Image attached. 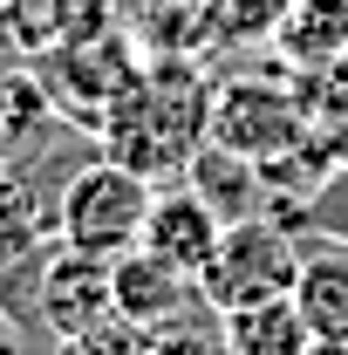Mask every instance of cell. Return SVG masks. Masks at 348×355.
I'll list each match as a JSON object with an SVG mask.
<instances>
[{
    "label": "cell",
    "instance_id": "6da1fadb",
    "mask_svg": "<svg viewBox=\"0 0 348 355\" xmlns=\"http://www.w3.org/2000/svg\"><path fill=\"white\" fill-rule=\"evenodd\" d=\"M212 96L218 83L205 76L198 55H150L130 76V89L110 103V116L96 123V144L103 157L164 184L212 144Z\"/></svg>",
    "mask_w": 348,
    "mask_h": 355
},
{
    "label": "cell",
    "instance_id": "7a4b0ae2",
    "mask_svg": "<svg viewBox=\"0 0 348 355\" xmlns=\"http://www.w3.org/2000/svg\"><path fill=\"white\" fill-rule=\"evenodd\" d=\"M150 198H157V178L130 171L116 157H89L82 171L62 184V205H55V239L96 253V260H116L143 239L150 219Z\"/></svg>",
    "mask_w": 348,
    "mask_h": 355
},
{
    "label": "cell",
    "instance_id": "3957f363",
    "mask_svg": "<svg viewBox=\"0 0 348 355\" xmlns=\"http://www.w3.org/2000/svg\"><path fill=\"white\" fill-rule=\"evenodd\" d=\"M294 280H301V232L266 212V219L225 225L218 253L198 273V301L212 314H232V308H253V301L294 294Z\"/></svg>",
    "mask_w": 348,
    "mask_h": 355
},
{
    "label": "cell",
    "instance_id": "277c9868",
    "mask_svg": "<svg viewBox=\"0 0 348 355\" xmlns=\"http://www.w3.org/2000/svg\"><path fill=\"white\" fill-rule=\"evenodd\" d=\"M314 123H307L301 96H294V76H273V69H246L232 83H218L212 96V144L253 157V164H273L287 150H301Z\"/></svg>",
    "mask_w": 348,
    "mask_h": 355
},
{
    "label": "cell",
    "instance_id": "5b68a950",
    "mask_svg": "<svg viewBox=\"0 0 348 355\" xmlns=\"http://www.w3.org/2000/svg\"><path fill=\"white\" fill-rule=\"evenodd\" d=\"M137 69H143V55L130 48L123 28L62 35V42L42 48V62H35V76H42L48 96H55V110H62L69 123H82V130H96V123L110 116V103L130 89Z\"/></svg>",
    "mask_w": 348,
    "mask_h": 355
},
{
    "label": "cell",
    "instance_id": "8992f818",
    "mask_svg": "<svg viewBox=\"0 0 348 355\" xmlns=\"http://www.w3.org/2000/svg\"><path fill=\"white\" fill-rule=\"evenodd\" d=\"M35 321H42V335H55V349L89 335V328H103V321H116V308H110V260L76 253V246L55 239L42 260V287H35Z\"/></svg>",
    "mask_w": 348,
    "mask_h": 355
},
{
    "label": "cell",
    "instance_id": "52a82bcc",
    "mask_svg": "<svg viewBox=\"0 0 348 355\" xmlns=\"http://www.w3.org/2000/svg\"><path fill=\"white\" fill-rule=\"evenodd\" d=\"M218 239H225V219H218V212L191 191V184H184V178H164V184H157V198H150V219H143V239H137V246L198 280L205 260L218 253Z\"/></svg>",
    "mask_w": 348,
    "mask_h": 355
},
{
    "label": "cell",
    "instance_id": "ba28073f",
    "mask_svg": "<svg viewBox=\"0 0 348 355\" xmlns=\"http://www.w3.org/2000/svg\"><path fill=\"white\" fill-rule=\"evenodd\" d=\"M110 308H116V321H130V328H164V321L205 308V301H198V280L191 273H177L157 253L130 246V253L110 260Z\"/></svg>",
    "mask_w": 348,
    "mask_h": 355
},
{
    "label": "cell",
    "instance_id": "9c48e42d",
    "mask_svg": "<svg viewBox=\"0 0 348 355\" xmlns=\"http://www.w3.org/2000/svg\"><path fill=\"white\" fill-rule=\"evenodd\" d=\"M294 308H301L307 335H335V342H348V239H335V232H301Z\"/></svg>",
    "mask_w": 348,
    "mask_h": 355
},
{
    "label": "cell",
    "instance_id": "30bf717a",
    "mask_svg": "<svg viewBox=\"0 0 348 355\" xmlns=\"http://www.w3.org/2000/svg\"><path fill=\"white\" fill-rule=\"evenodd\" d=\"M184 184L212 205L225 225H239V219H266L273 212V191H266V171L253 164V157H239V150H225V144H205L191 164H184Z\"/></svg>",
    "mask_w": 348,
    "mask_h": 355
},
{
    "label": "cell",
    "instance_id": "8fae6325",
    "mask_svg": "<svg viewBox=\"0 0 348 355\" xmlns=\"http://www.w3.org/2000/svg\"><path fill=\"white\" fill-rule=\"evenodd\" d=\"M273 62L287 76L301 69H328V62H348V0H294L280 35H273Z\"/></svg>",
    "mask_w": 348,
    "mask_h": 355
},
{
    "label": "cell",
    "instance_id": "7c38bea8",
    "mask_svg": "<svg viewBox=\"0 0 348 355\" xmlns=\"http://www.w3.org/2000/svg\"><path fill=\"white\" fill-rule=\"evenodd\" d=\"M55 123H62V110L35 76V62H0V164L28 157Z\"/></svg>",
    "mask_w": 348,
    "mask_h": 355
},
{
    "label": "cell",
    "instance_id": "4fadbf2b",
    "mask_svg": "<svg viewBox=\"0 0 348 355\" xmlns=\"http://www.w3.org/2000/svg\"><path fill=\"white\" fill-rule=\"evenodd\" d=\"M218 328H225V355H301L307 349V321L294 308V294L232 308V314H218Z\"/></svg>",
    "mask_w": 348,
    "mask_h": 355
},
{
    "label": "cell",
    "instance_id": "5bb4252c",
    "mask_svg": "<svg viewBox=\"0 0 348 355\" xmlns=\"http://www.w3.org/2000/svg\"><path fill=\"white\" fill-rule=\"evenodd\" d=\"M48 239H55V205L14 164H0V273L21 266L28 253H42Z\"/></svg>",
    "mask_w": 348,
    "mask_h": 355
},
{
    "label": "cell",
    "instance_id": "9a60e30c",
    "mask_svg": "<svg viewBox=\"0 0 348 355\" xmlns=\"http://www.w3.org/2000/svg\"><path fill=\"white\" fill-rule=\"evenodd\" d=\"M294 0H205V35L212 42H273Z\"/></svg>",
    "mask_w": 348,
    "mask_h": 355
},
{
    "label": "cell",
    "instance_id": "2e32d148",
    "mask_svg": "<svg viewBox=\"0 0 348 355\" xmlns=\"http://www.w3.org/2000/svg\"><path fill=\"white\" fill-rule=\"evenodd\" d=\"M294 96H301L307 123L321 137L348 130V62H328V69H301L294 76Z\"/></svg>",
    "mask_w": 348,
    "mask_h": 355
},
{
    "label": "cell",
    "instance_id": "e0dca14e",
    "mask_svg": "<svg viewBox=\"0 0 348 355\" xmlns=\"http://www.w3.org/2000/svg\"><path fill=\"white\" fill-rule=\"evenodd\" d=\"M137 355H225V328H218V314L205 321H164V328H143L137 335Z\"/></svg>",
    "mask_w": 348,
    "mask_h": 355
},
{
    "label": "cell",
    "instance_id": "ac0fdd59",
    "mask_svg": "<svg viewBox=\"0 0 348 355\" xmlns=\"http://www.w3.org/2000/svg\"><path fill=\"white\" fill-rule=\"evenodd\" d=\"M0 355H42L35 342H28V328L7 314V301H0Z\"/></svg>",
    "mask_w": 348,
    "mask_h": 355
},
{
    "label": "cell",
    "instance_id": "d6986e66",
    "mask_svg": "<svg viewBox=\"0 0 348 355\" xmlns=\"http://www.w3.org/2000/svg\"><path fill=\"white\" fill-rule=\"evenodd\" d=\"M301 355H348V342H335V335H307Z\"/></svg>",
    "mask_w": 348,
    "mask_h": 355
},
{
    "label": "cell",
    "instance_id": "ffe728a7",
    "mask_svg": "<svg viewBox=\"0 0 348 355\" xmlns=\"http://www.w3.org/2000/svg\"><path fill=\"white\" fill-rule=\"evenodd\" d=\"M14 48L21 42H14V21H7V0H0V62H14Z\"/></svg>",
    "mask_w": 348,
    "mask_h": 355
}]
</instances>
